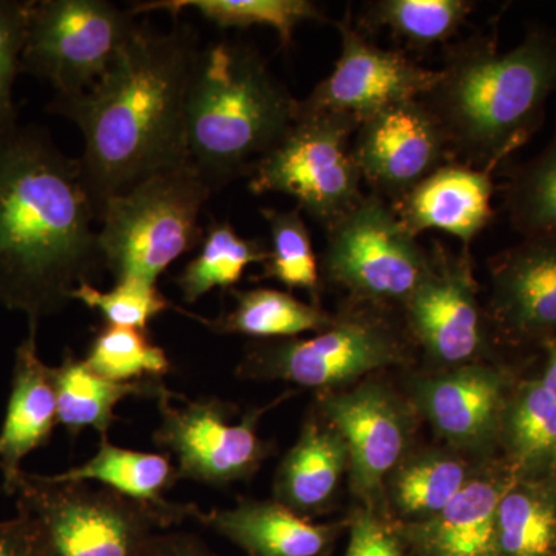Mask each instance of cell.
<instances>
[{
	"label": "cell",
	"mask_w": 556,
	"mask_h": 556,
	"mask_svg": "<svg viewBox=\"0 0 556 556\" xmlns=\"http://www.w3.org/2000/svg\"><path fill=\"white\" fill-rule=\"evenodd\" d=\"M200 51L189 25L163 33L138 24L91 89L51 102L83 131L79 161L98 222L116 193L188 163L186 100Z\"/></svg>",
	"instance_id": "cell-1"
},
{
	"label": "cell",
	"mask_w": 556,
	"mask_h": 556,
	"mask_svg": "<svg viewBox=\"0 0 556 556\" xmlns=\"http://www.w3.org/2000/svg\"><path fill=\"white\" fill-rule=\"evenodd\" d=\"M80 161L47 131L0 130V303L36 324L104 266Z\"/></svg>",
	"instance_id": "cell-2"
},
{
	"label": "cell",
	"mask_w": 556,
	"mask_h": 556,
	"mask_svg": "<svg viewBox=\"0 0 556 556\" xmlns=\"http://www.w3.org/2000/svg\"><path fill=\"white\" fill-rule=\"evenodd\" d=\"M438 72L420 101L444 131L453 159L497 174L546 121L556 93V31L529 25L506 53L495 28L477 31L444 50Z\"/></svg>",
	"instance_id": "cell-3"
},
{
	"label": "cell",
	"mask_w": 556,
	"mask_h": 556,
	"mask_svg": "<svg viewBox=\"0 0 556 556\" xmlns=\"http://www.w3.org/2000/svg\"><path fill=\"white\" fill-rule=\"evenodd\" d=\"M299 100L255 47L201 49L186 100L188 163L211 188L248 177L298 119Z\"/></svg>",
	"instance_id": "cell-4"
},
{
	"label": "cell",
	"mask_w": 556,
	"mask_h": 556,
	"mask_svg": "<svg viewBox=\"0 0 556 556\" xmlns=\"http://www.w3.org/2000/svg\"><path fill=\"white\" fill-rule=\"evenodd\" d=\"M413 361L415 345L401 314L345 302L331 325L313 338L251 343L237 375L329 393L356 386L383 369L408 367Z\"/></svg>",
	"instance_id": "cell-5"
},
{
	"label": "cell",
	"mask_w": 556,
	"mask_h": 556,
	"mask_svg": "<svg viewBox=\"0 0 556 556\" xmlns=\"http://www.w3.org/2000/svg\"><path fill=\"white\" fill-rule=\"evenodd\" d=\"M214 189L189 163L149 175L105 201L98 230L104 266L116 281L155 283L175 260L200 247V215Z\"/></svg>",
	"instance_id": "cell-6"
},
{
	"label": "cell",
	"mask_w": 556,
	"mask_h": 556,
	"mask_svg": "<svg viewBox=\"0 0 556 556\" xmlns=\"http://www.w3.org/2000/svg\"><path fill=\"white\" fill-rule=\"evenodd\" d=\"M30 519L43 556H141L156 529L197 517L195 506L160 508L108 486L53 482L21 473L13 492Z\"/></svg>",
	"instance_id": "cell-7"
},
{
	"label": "cell",
	"mask_w": 556,
	"mask_h": 556,
	"mask_svg": "<svg viewBox=\"0 0 556 556\" xmlns=\"http://www.w3.org/2000/svg\"><path fill=\"white\" fill-rule=\"evenodd\" d=\"M417 239L390 203L369 192L327 230L321 285L346 303L401 314L428 265V249Z\"/></svg>",
	"instance_id": "cell-8"
},
{
	"label": "cell",
	"mask_w": 556,
	"mask_h": 556,
	"mask_svg": "<svg viewBox=\"0 0 556 556\" xmlns=\"http://www.w3.org/2000/svg\"><path fill=\"white\" fill-rule=\"evenodd\" d=\"M356 121L298 112L285 137L249 175L254 195L283 193L325 230L345 217L362 193V175L351 142Z\"/></svg>",
	"instance_id": "cell-9"
},
{
	"label": "cell",
	"mask_w": 556,
	"mask_h": 556,
	"mask_svg": "<svg viewBox=\"0 0 556 556\" xmlns=\"http://www.w3.org/2000/svg\"><path fill=\"white\" fill-rule=\"evenodd\" d=\"M409 340L433 369L504 361L479 285L470 248L452 251L434 243L422 280L401 311Z\"/></svg>",
	"instance_id": "cell-10"
},
{
	"label": "cell",
	"mask_w": 556,
	"mask_h": 556,
	"mask_svg": "<svg viewBox=\"0 0 556 556\" xmlns=\"http://www.w3.org/2000/svg\"><path fill=\"white\" fill-rule=\"evenodd\" d=\"M137 20L105 0H42L33 3L22 70L47 79L56 97H76L91 89Z\"/></svg>",
	"instance_id": "cell-11"
},
{
	"label": "cell",
	"mask_w": 556,
	"mask_h": 556,
	"mask_svg": "<svg viewBox=\"0 0 556 556\" xmlns=\"http://www.w3.org/2000/svg\"><path fill=\"white\" fill-rule=\"evenodd\" d=\"M317 412L345 439L348 484L357 506L383 511L388 477L416 448L415 405L387 382L369 378L318 393Z\"/></svg>",
	"instance_id": "cell-12"
},
{
	"label": "cell",
	"mask_w": 556,
	"mask_h": 556,
	"mask_svg": "<svg viewBox=\"0 0 556 556\" xmlns=\"http://www.w3.org/2000/svg\"><path fill=\"white\" fill-rule=\"evenodd\" d=\"M519 378L506 361L430 369L412 376L408 399L447 447L482 463L500 456L504 409Z\"/></svg>",
	"instance_id": "cell-13"
},
{
	"label": "cell",
	"mask_w": 556,
	"mask_h": 556,
	"mask_svg": "<svg viewBox=\"0 0 556 556\" xmlns=\"http://www.w3.org/2000/svg\"><path fill=\"white\" fill-rule=\"evenodd\" d=\"M174 397L167 388L161 394V424L153 439L177 457L179 479L225 486L257 473L273 452V445L257 433L260 417L270 405L252 409L232 424V408L225 402L207 399L177 407Z\"/></svg>",
	"instance_id": "cell-14"
},
{
	"label": "cell",
	"mask_w": 556,
	"mask_h": 556,
	"mask_svg": "<svg viewBox=\"0 0 556 556\" xmlns=\"http://www.w3.org/2000/svg\"><path fill=\"white\" fill-rule=\"evenodd\" d=\"M340 56L331 75L299 101V112L362 121L399 102L420 100L437 84L438 68H428L405 50L372 43L350 14L334 22Z\"/></svg>",
	"instance_id": "cell-15"
},
{
	"label": "cell",
	"mask_w": 556,
	"mask_h": 556,
	"mask_svg": "<svg viewBox=\"0 0 556 556\" xmlns=\"http://www.w3.org/2000/svg\"><path fill=\"white\" fill-rule=\"evenodd\" d=\"M351 152L362 181L390 204L456 161L444 131L420 100L399 102L362 121Z\"/></svg>",
	"instance_id": "cell-16"
},
{
	"label": "cell",
	"mask_w": 556,
	"mask_h": 556,
	"mask_svg": "<svg viewBox=\"0 0 556 556\" xmlns=\"http://www.w3.org/2000/svg\"><path fill=\"white\" fill-rule=\"evenodd\" d=\"M485 311L501 348L541 351L556 339V237H529L486 262Z\"/></svg>",
	"instance_id": "cell-17"
},
{
	"label": "cell",
	"mask_w": 556,
	"mask_h": 556,
	"mask_svg": "<svg viewBox=\"0 0 556 556\" xmlns=\"http://www.w3.org/2000/svg\"><path fill=\"white\" fill-rule=\"evenodd\" d=\"M514 478L503 457H492L444 510L426 521L394 522L409 556H500L497 504Z\"/></svg>",
	"instance_id": "cell-18"
},
{
	"label": "cell",
	"mask_w": 556,
	"mask_h": 556,
	"mask_svg": "<svg viewBox=\"0 0 556 556\" xmlns=\"http://www.w3.org/2000/svg\"><path fill=\"white\" fill-rule=\"evenodd\" d=\"M495 177L496 172L452 161L391 207L416 237L426 230H441L470 248L495 218L492 206Z\"/></svg>",
	"instance_id": "cell-19"
},
{
	"label": "cell",
	"mask_w": 556,
	"mask_h": 556,
	"mask_svg": "<svg viewBox=\"0 0 556 556\" xmlns=\"http://www.w3.org/2000/svg\"><path fill=\"white\" fill-rule=\"evenodd\" d=\"M195 518L249 556H327L346 527V521L316 525L276 500H241Z\"/></svg>",
	"instance_id": "cell-20"
},
{
	"label": "cell",
	"mask_w": 556,
	"mask_h": 556,
	"mask_svg": "<svg viewBox=\"0 0 556 556\" xmlns=\"http://www.w3.org/2000/svg\"><path fill=\"white\" fill-rule=\"evenodd\" d=\"M348 468L345 439L320 413L313 412L277 468L274 500L303 518L327 514Z\"/></svg>",
	"instance_id": "cell-21"
},
{
	"label": "cell",
	"mask_w": 556,
	"mask_h": 556,
	"mask_svg": "<svg viewBox=\"0 0 556 556\" xmlns=\"http://www.w3.org/2000/svg\"><path fill=\"white\" fill-rule=\"evenodd\" d=\"M36 324L17 348L13 390L0 431V468L7 492H13L21 477V463L49 439L58 422L53 368L47 367L36 348Z\"/></svg>",
	"instance_id": "cell-22"
},
{
	"label": "cell",
	"mask_w": 556,
	"mask_h": 556,
	"mask_svg": "<svg viewBox=\"0 0 556 556\" xmlns=\"http://www.w3.org/2000/svg\"><path fill=\"white\" fill-rule=\"evenodd\" d=\"M479 464L447 445L413 450L387 479L383 514L397 525L434 517L466 486Z\"/></svg>",
	"instance_id": "cell-23"
},
{
	"label": "cell",
	"mask_w": 556,
	"mask_h": 556,
	"mask_svg": "<svg viewBox=\"0 0 556 556\" xmlns=\"http://www.w3.org/2000/svg\"><path fill=\"white\" fill-rule=\"evenodd\" d=\"M517 478L556 477V397L540 376H522L504 409L500 453Z\"/></svg>",
	"instance_id": "cell-24"
},
{
	"label": "cell",
	"mask_w": 556,
	"mask_h": 556,
	"mask_svg": "<svg viewBox=\"0 0 556 556\" xmlns=\"http://www.w3.org/2000/svg\"><path fill=\"white\" fill-rule=\"evenodd\" d=\"M54 390L58 401V422L70 433L84 428H94L101 439L108 438L109 428L115 417L116 405L123 399L156 397L166 387L155 379L137 382H116L102 378L87 365L86 361L67 356L58 368H53Z\"/></svg>",
	"instance_id": "cell-25"
},
{
	"label": "cell",
	"mask_w": 556,
	"mask_h": 556,
	"mask_svg": "<svg viewBox=\"0 0 556 556\" xmlns=\"http://www.w3.org/2000/svg\"><path fill=\"white\" fill-rule=\"evenodd\" d=\"M500 556H556V477L514 478L496 510Z\"/></svg>",
	"instance_id": "cell-26"
},
{
	"label": "cell",
	"mask_w": 556,
	"mask_h": 556,
	"mask_svg": "<svg viewBox=\"0 0 556 556\" xmlns=\"http://www.w3.org/2000/svg\"><path fill=\"white\" fill-rule=\"evenodd\" d=\"M47 478L53 482L97 481L138 503L160 508L178 506L164 497L179 479L178 468L172 466L169 457L116 447L108 438L101 439L97 455L83 466Z\"/></svg>",
	"instance_id": "cell-27"
},
{
	"label": "cell",
	"mask_w": 556,
	"mask_h": 556,
	"mask_svg": "<svg viewBox=\"0 0 556 556\" xmlns=\"http://www.w3.org/2000/svg\"><path fill=\"white\" fill-rule=\"evenodd\" d=\"M236 308L214 321H203L219 334H241L260 340L299 338L303 332L324 331L334 313L305 303L289 292L270 288L232 291Z\"/></svg>",
	"instance_id": "cell-28"
},
{
	"label": "cell",
	"mask_w": 556,
	"mask_h": 556,
	"mask_svg": "<svg viewBox=\"0 0 556 556\" xmlns=\"http://www.w3.org/2000/svg\"><path fill=\"white\" fill-rule=\"evenodd\" d=\"M473 10L468 0H378L365 5L357 28L386 30L405 53H426L455 38Z\"/></svg>",
	"instance_id": "cell-29"
},
{
	"label": "cell",
	"mask_w": 556,
	"mask_h": 556,
	"mask_svg": "<svg viewBox=\"0 0 556 556\" xmlns=\"http://www.w3.org/2000/svg\"><path fill=\"white\" fill-rule=\"evenodd\" d=\"M134 16L150 11H169L178 16L181 11L195 10L218 28H243L265 25L274 28L281 47H289L294 31L305 22H329L317 3L309 0H152L130 7Z\"/></svg>",
	"instance_id": "cell-30"
},
{
	"label": "cell",
	"mask_w": 556,
	"mask_h": 556,
	"mask_svg": "<svg viewBox=\"0 0 556 556\" xmlns=\"http://www.w3.org/2000/svg\"><path fill=\"white\" fill-rule=\"evenodd\" d=\"M503 208L511 229L522 239L556 237V126L546 148L535 159L506 164Z\"/></svg>",
	"instance_id": "cell-31"
},
{
	"label": "cell",
	"mask_w": 556,
	"mask_h": 556,
	"mask_svg": "<svg viewBox=\"0 0 556 556\" xmlns=\"http://www.w3.org/2000/svg\"><path fill=\"white\" fill-rule=\"evenodd\" d=\"M268 254L263 240L243 239L229 223H214L204 233L199 255L177 277L182 299L195 303L214 288H232L249 265H263Z\"/></svg>",
	"instance_id": "cell-32"
},
{
	"label": "cell",
	"mask_w": 556,
	"mask_h": 556,
	"mask_svg": "<svg viewBox=\"0 0 556 556\" xmlns=\"http://www.w3.org/2000/svg\"><path fill=\"white\" fill-rule=\"evenodd\" d=\"M263 218L268 223L270 249L268 260L263 263V278H273L289 289H303L320 305L324 291L320 268L313 239L302 211L262 208Z\"/></svg>",
	"instance_id": "cell-33"
},
{
	"label": "cell",
	"mask_w": 556,
	"mask_h": 556,
	"mask_svg": "<svg viewBox=\"0 0 556 556\" xmlns=\"http://www.w3.org/2000/svg\"><path fill=\"white\" fill-rule=\"evenodd\" d=\"M86 362L102 378L116 382L159 379L170 371L166 351L153 345L146 331L109 324L98 331Z\"/></svg>",
	"instance_id": "cell-34"
},
{
	"label": "cell",
	"mask_w": 556,
	"mask_h": 556,
	"mask_svg": "<svg viewBox=\"0 0 556 556\" xmlns=\"http://www.w3.org/2000/svg\"><path fill=\"white\" fill-rule=\"evenodd\" d=\"M70 299L78 300L90 309L100 311L105 324L138 328L141 331L149 328L152 318L172 308V303L161 294L155 283L137 278L118 280L109 291H101L90 281H83L73 289Z\"/></svg>",
	"instance_id": "cell-35"
},
{
	"label": "cell",
	"mask_w": 556,
	"mask_h": 556,
	"mask_svg": "<svg viewBox=\"0 0 556 556\" xmlns=\"http://www.w3.org/2000/svg\"><path fill=\"white\" fill-rule=\"evenodd\" d=\"M33 3L0 0V130L17 123L13 84L22 70Z\"/></svg>",
	"instance_id": "cell-36"
},
{
	"label": "cell",
	"mask_w": 556,
	"mask_h": 556,
	"mask_svg": "<svg viewBox=\"0 0 556 556\" xmlns=\"http://www.w3.org/2000/svg\"><path fill=\"white\" fill-rule=\"evenodd\" d=\"M345 556H409L393 519L383 511L356 506L346 519Z\"/></svg>",
	"instance_id": "cell-37"
},
{
	"label": "cell",
	"mask_w": 556,
	"mask_h": 556,
	"mask_svg": "<svg viewBox=\"0 0 556 556\" xmlns=\"http://www.w3.org/2000/svg\"><path fill=\"white\" fill-rule=\"evenodd\" d=\"M0 556H43L30 519L20 514L16 519L0 522Z\"/></svg>",
	"instance_id": "cell-38"
},
{
	"label": "cell",
	"mask_w": 556,
	"mask_h": 556,
	"mask_svg": "<svg viewBox=\"0 0 556 556\" xmlns=\"http://www.w3.org/2000/svg\"><path fill=\"white\" fill-rule=\"evenodd\" d=\"M141 556H215L200 544L195 538L174 533L153 535Z\"/></svg>",
	"instance_id": "cell-39"
},
{
	"label": "cell",
	"mask_w": 556,
	"mask_h": 556,
	"mask_svg": "<svg viewBox=\"0 0 556 556\" xmlns=\"http://www.w3.org/2000/svg\"><path fill=\"white\" fill-rule=\"evenodd\" d=\"M540 353H543L544 362L543 368L538 372V376L543 380L547 390L556 397V339L551 340L547 345H544Z\"/></svg>",
	"instance_id": "cell-40"
}]
</instances>
